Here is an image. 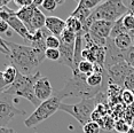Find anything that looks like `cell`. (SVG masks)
Wrapping results in <instances>:
<instances>
[{"mask_svg": "<svg viewBox=\"0 0 134 133\" xmlns=\"http://www.w3.org/2000/svg\"><path fill=\"white\" fill-rule=\"evenodd\" d=\"M103 96H104V92L100 93L95 98L81 100V101L77 102V103L68 104V103H63L62 102L60 106V110L69 114L75 119H77L80 125L84 126L85 124H87L88 122L92 120V115L95 111L97 104L101 103L100 100H102Z\"/></svg>", "mask_w": 134, "mask_h": 133, "instance_id": "cell-5", "label": "cell"}, {"mask_svg": "<svg viewBox=\"0 0 134 133\" xmlns=\"http://www.w3.org/2000/svg\"><path fill=\"white\" fill-rule=\"evenodd\" d=\"M131 69H132V66H130L125 61L118 62L117 64L109 68L108 70H107L108 79L110 81L109 84H115V85L124 87L125 79H126V77H127V75H129V72L131 71Z\"/></svg>", "mask_w": 134, "mask_h": 133, "instance_id": "cell-9", "label": "cell"}, {"mask_svg": "<svg viewBox=\"0 0 134 133\" xmlns=\"http://www.w3.org/2000/svg\"><path fill=\"white\" fill-rule=\"evenodd\" d=\"M45 57L51 61H56L59 62L61 59V53L60 49H53V48H47L45 52Z\"/></svg>", "mask_w": 134, "mask_h": 133, "instance_id": "cell-25", "label": "cell"}, {"mask_svg": "<svg viewBox=\"0 0 134 133\" xmlns=\"http://www.w3.org/2000/svg\"><path fill=\"white\" fill-rule=\"evenodd\" d=\"M55 91L52 87V84L47 77H41L35 85V94L40 102H44L46 100L51 99L55 94Z\"/></svg>", "mask_w": 134, "mask_h": 133, "instance_id": "cell-10", "label": "cell"}, {"mask_svg": "<svg viewBox=\"0 0 134 133\" xmlns=\"http://www.w3.org/2000/svg\"><path fill=\"white\" fill-rule=\"evenodd\" d=\"M61 103H62V99L55 93L51 99L41 102L40 106L36 108V110L24 120V125L29 129H32L35 126L39 125L44 120H46L51 116H53L57 110H60Z\"/></svg>", "mask_w": 134, "mask_h": 133, "instance_id": "cell-6", "label": "cell"}, {"mask_svg": "<svg viewBox=\"0 0 134 133\" xmlns=\"http://www.w3.org/2000/svg\"><path fill=\"white\" fill-rule=\"evenodd\" d=\"M1 93H4V92H2V91H0V94H1Z\"/></svg>", "mask_w": 134, "mask_h": 133, "instance_id": "cell-41", "label": "cell"}, {"mask_svg": "<svg viewBox=\"0 0 134 133\" xmlns=\"http://www.w3.org/2000/svg\"><path fill=\"white\" fill-rule=\"evenodd\" d=\"M45 28L53 36L60 38L62 32L66 29V24H65V21H63L62 19H60L57 16H47Z\"/></svg>", "mask_w": 134, "mask_h": 133, "instance_id": "cell-12", "label": "cell"}, {"mask_svg": "<svg viewBox=\"0 0 134 133\" xmlns=\"http://www.w3.org/2000/svg\"><path fill=\"white\" fill-rule=\"evenodd\" d=\"M15 5L20 6L21 8L23 7H29V6L33 5V0H15Z\"/></svg>", "mask_w": 134, "mask_h": 133, "instance_id": "cell-33", "label": "cell"}, {"mask_svg": "<svg viewBox=\"0 0 134 133\" xmlns=\"http://www.w3.org/2000/svg\"><path fill=\"white\" fill-rule=\"evenodd\" d=\"M8 87H9V86L6 84V81L4 79V74H2V71H0V91L5 92V91L8 88Z\"/></svg>", "mask_w": 134, "mask_h": 133, "instance_id": "cell-35", "label": "cell"}, {"mask_svg": "<svg viewBox=\"0 0 134 133\" xmlns=\"http://www.w3.org/2000/svg\"><path fill=\"white\" fill-rule=\"evenodd\" d=\"M129 133H134L133 131H131V130H130V131H129Z\"/></svg>", "mask_w": 134, "mask_h": 133, "instance_id": "cell-40", "label": "cell"}, {"mask_svg": "<svg viewBox=\"0 0 134 133\" xmlns=\"http://www.w3.org/2000/svg\"><path fill=\"white\" fill-rule=\"evenodd\" d=\"M15 13H16V12H15ZM7 23H8V25L10 26V29L14 30L17 35H20L24 40H28V41L32 40V33L29 31L28 28L24 25V23L16 16V15H13V16L7 21Z\"/></svg>", "mask_w": 134, "mask_h": 133, "instance_id": "cell-11", "label": "cell"}, {"mask_svg": "<svg viewBox=\"0 0 134 133\" xmlns=\"http://www.w3.org/2000/svg\"><path fill=\"white\" fill-rule=\"evenodd\" d=\"M121 19H123V24H124V28L126 29V31L133 33L134 32V10H130Z\"/></svg>", "mask_w": 134, "mask_h": 133, "instance_id": "cell-19", "label": "cell"}, {"mask_svg": "<svg viewBox=\"0 0 134 133\" xmlns=\"http://www.w3.org/2000/svg\"><path fill=\"white\" fill-rule=\"evenodd\" d=\"M133 46H134V33H133Z\"/></svg>", "mask_w": 134, "mask_h": 133, "instance_id": "cell-39", "label": "cell"}, {"mask_svg": "<svg viewBox=\"0 0 134 133\" xmlns=\"http://www.w3.org/2000/svg\"><path fill=\"white\" fill-rule=\"evenodd\" d=\"M65 24H66V29H69L70 31H72L74 33H79L83 31V23L79 20H77L76 17L69 16L68 19L65 20Z\"/></svg>", "mask_w": 134, "mask_h": 133, "instance_id": "cell-17", "label": "cell"}, {"mask_svg": "<svg viewBox=\"0 0 134 133\" xmlns=\"http://www.w3.org/2000/svg\"><path fill=\"white\" fill-rule=\"evenodd\" d=\"M94 68H95V64L94 63H91L88 61H85L83 60L80 63L78 64V72L81 75H85V76H90L94 72Z\"/></svg>", "mask_w": 134, "mask_h": 133, "instance_id": "cell-20", "label": "cell"}, {"mask_svg": "<svg viewBox=\"0 0 134 133\" xmlns=\"http://www.w3.org/2000/svg\"><path fill=\"white\" fill-rule=\"evenodd\" d=\"M2 74H4V79L6 81V84H7L8 86H10L15 81V79H16L17 70H16V68H14L13 65L8 64L5 68V70L2 71Z\"/></svg>", "mask_w": 134, "mask_h": 133, "instance_id": "cell-18", "label": "cell"}, {"mask_svg": "<svg viewBox=\"0 0 134 133\" xmlns=\"http://www.w3.org/2000/svg\"><path fill=\"white\" fill-rule=\"evenodd\" d=\"M9 30H10V26L8 25V23L6 22V21L0 19V35H8V36H10L12 33H10Z\"/></svg>", "mask_w": 134, "mask_h": 133, "instance_id": "cell-32", "label": "cell"}, {"mask_svg": "<svg viewBox=\"0 0 134 133\" xmlns=\"http://www.w3.org/2000/svg\"><path fill=\"white\" fill-rule=\"evenodd\" d=\"M64 1H56V0H44V4H42L41 8L42 9H45L46 12H54L56 9V7L59 5H62Z\"/></svg>", "mask_w": 134, "mask_h": 133, "instance_id": "cell-24", "label": "cell"}, {"mask_svg": "<svg viewBox=\"0 0 134 133\" xmlns=\"http://www.w3.org/2000/svg\"><path fill=\"white\" fill-rule=\"evenodd\" d=\"M133 33L124 32V33H121V35L117 36V37L114 38V39L109 38V40L111 41V44L114 45L118 51H120L121 53H124L133 46Z\"/></svg>", "mask_w": 134, "mask_h": 133, "instance_id": "cell-13", "label": "cell"}, {"mask_svg": "<svg viewBox=\"0 0 134 133\" xmlns=\"http://www.w3.org/2000/svg\"><path fill=\"white\" fill-rule=\"evenodd\" d=\"M0 53L5 54L6 56H7L8 54H9V49H8L7 45H6V41H5L1 37H0Z\"/></svg>", "mask_w": 134, "mask_h": 133, "instance_id": "cell-34", "label": "cell"}, {"mask_svg": "<svg viewBox=\"0 0 134 133\" xmlns=\"http://www.w3.org/2000/svg\"><path fill=\"white\" fill-rule=\"evenodd\" d=\"M60 53L61 59L60 63L64 65H68L72 70L74 75H78L79 72L75 65V45H76V33L70 31L69 29H65L60 36Z\"/></svg>", "mask_w": 134, "mask_h": 133, "instance_id": "cell-7", "label": "cell"}, {"mask_svg": "<svg viewBox=\"0 0 134 133\" xmlns=\"http://www.w3.org/2000/svg\"><path fill=\"white\" fill-rule=\"evenodd\" d=\"M41 78L40 72H33L32 75H23L20 71H17L16 79L12 85L5 91V94L13 95L16 98H24L31 102L36 108L40 106L41 102L36 98L35 94V85L36 83Z\"/></svg>", "mask_w": 134, "mask_h": 133, "instance_id": "cell-3", "label": "cell"}, {"mask_svg": "<svg viewBox=\"0 0 134 133\" xmlns=\"http://www.w3.org/2000/svg\"><path fill=\"white\" fill-rule=\"evenodd\" d=\"M124 32H127L126 29L124 28V24H123V19H119L117 22L114 23V26H112V30H111V33H110V39H114L116 38L117 36L121 35Z\"/></svg>", "mask_w": 134, "mask_h": 133, "instance_id": "cell-21", "label": "cell"}, {"mask_svg": "<svg viewBox=\"0 0 134 133\" xmlns=\"http://www.w3.org/2000/svg\"><path fill=\"white\" fill-rule=\"evenodd\" d=\"M87 76L81 74L72 75L71 78L66 80L64 87L61 92H57L56 94L61 99L68 98V96H75V98H81V100L95 98L100 93L104 92L107 88H94L91 87L86 81Z\"/></svg>", "mask_w": 134, "mask_h": 133, "instance_id": "cell-4", "label": "cell"}, {"mask_svg": "<svg viewBox=\"0 0 134 133\" xmlns=\"http://www.w3.org/2000/svg\"><path fill=\"white\" fill-rule=\"evenodd\" d=\"M6 41L9 54L7 56V61L9 62V65H13L16 68L17 71H20L23 75H32L33 70L45 60V52L39 51L32 46H24Z\"/></svg>", "mask_w": 134, "mask_h": 133, "instance_id": "cell-1", "label": "cell"}, {"mask_svg": "<svg viewBox=\"0 0 134 133\" xmlns=\"http://www.w3.org/2000/svg\"><path fill=\"white\" fill-rule=\"evenodd\" d=\"M123 59L127 64L134 69V46H132L130 49L123 53Z\"/></svg>", "mask_w": 134, "mask_h": 133, "instance_id": "cell-28", "label": "cell"}, {"mask_svg": "<svg viewBox=\"0 0 134 133\" xmlns=\"http://www.w3.org/2000/svg\"><path fill=\"white\" fill-rule=\"evenodd\" d=\"M78 4H80L81 6H84L85 8H87L90 10H94L101 2H100V0H80Z\"/></svg>", "mask_w": 134, "mask_h": 133, "instance_id": "cell-30", "label": "cell"}, {"mask_svg": "<svg viewBox=\"0 0 134 133\" xmlns=\"http://www.w3.org/2000/svg\"><path fill=\"white\" fill-rule=\"evenodd\" d=\"M0 133H17L14 129L7 128V126H0Z\"/></svg>", "mask_w": 134, "mask_h": 133, "instance_id": "cell-36", "label": "cell"}, {"mask_svg": "<svg viewBox=\"0 0 134 133\" xmlns=\"http://www.w3.org/2000/svg\"><path fill=\"white\" fill-rule=\"evenodd\" d=\"M13 15H15V10L10 9L8 6L0 8V19H1V20H4V21L7 22V21L9 20L12 16H13Z\"/></svg>", "mask_w": 134, "mask_h": 133, "instance_id": "cell-29", "label": "cell"}, {"mask_svg": "<svg viewBox=\"0 0 134 133\" xmlns=\"http://www.w3.org/2000/svg\"><path fill=\"white\" fill-rule=\"evenodd\" d=\"M8 96L9 95L5 93L0 94V126H7L14 117L25 114V111L19 109Z\"/></svg>", "mask_w": 134, "mask_h": 133, "instance_id": "cell-8", "label": "cell"}, {"mask_svg": "<svg viewBox=\"0 0 134 133\" xmlns=\"http://www.w3.org/2000/svg\"><path fill=\"white\" fill-rule=\"evenodd\" d=\"M129 12V8L121 1H118V0H108V1L101 2L93 10L92 15L88 17L86 22L83 24V31L85 35L88 33L91 25L95 21H107V22L115 23Z\"/></svg>", "mask_w": 134, "mask_h": 133, "instance_id": "cell-2", "label": "cell"}, {"mask_svg": "<svg viewBox=\"0 0 134 133\" xmlns=\"http://www.w3.org/2000/svg\"><path fill=\"white\" fill-rule=\"evenodd\" d=\"M61 41L59 37L49 35L46 38V48H53V49H60Z\"/></svg>", "mask_w": 134, "mask_h": 133, "instance_id": "cell-23", "label": "cell"}, {"mask_svg": "<svg viewBox=\"0 0 134 133\" xmlns=\"http://www.w3.org/2000/svg\"><path fill=\"white\" fill-rule=\"evenodd\" d=\"M83 131L84 133H101L102 128L99 123L91 120V122H88L83 126Z\"/></svg>", "mask_w": 134, "mask_h": 133, "instance_id": "cell-22", "label": "cell"}, {"mask_svg": "<svg viewBox=\"0 0 134 133\" xmlns=\"http://www.w3.org/2000/svg\"><path fill=\"white\" fill-rule=\"evenodd\" d=\"M115 130L117 131L118 133H129L130 131V126L127 125V123L123 119H119L118 122L115 123Z\"/></svg>", "mask_w": 134, "mask_h": 133, "instance_id": "cell-31", "label": "cell"}, {"mask_svg": "<svg viewBox=\"0 0 134 133\" xmlns=\"http://www.w3.org/2000/svg\"><path fill=\"white\" fill-rule=\"evenodd\" d=\"M101 133H114L112 131H107V130H102Z\"/></svg>", "mask_w": 134, "mask_h": 133, "instance_id": "cell-38", "label": "cell"}, {"mask_svg": "<svg viewBox=\"0 0 134 133\" xmlns=\"http://www.w3.org/2000/svg\"><path fill=\"white\" fill-rule=\"evenodd\" d=\"M35 9H36V6L31 5V6H29V7L20 8V9L15 13V15L24 23V25L28 28L29 31L31 30V20L33 17V14H35Z\"/></svg>", "mask_w": 134, "mask_h": 133, "instance_id": "cell-14", "label": "cell"}, {"mask_svg": "<svg viewBox=\"0 0 134 133\" xmlns=\"http://www.w3.org/2000/svg\"><path fill=\"white\" fill-rule=\"evenodd\" d=\"M46 19L45 14L41 12V9L39 7H36L35 9V14H33V17L31 20V30L30 32L35 33L38 30H41L45 28V24H46Z\"/></svg>", "mask_w": 134, "mask_h": 133, "instance_id": "cell-15", "label": "cell"}, {"mask_svg": "<svg viewBox=\"0 0 134 133\" xmlns=\"http://www.w3.org/2000/svg\"><path fill=\"white\" fill-rule=\"evenodd\" d=\"M121 101L127 106L133 104L134 103V93L129 90H123L121 91Z\"/></svg>", "mask_w": 134, "mask_h": 133, "instance_id": "cell-27", "label": "cell"}, {"mask_svg": "<svg viewBox=\"0 0 134 133\" xmlns=\"http://www.w3.org/2000/svg\"><path fill=\"white\" fill-rule=\"evenodd\" d=\"M8 2H9V0H0V8L8 6Z\"/></svg>", "mask_w": 134, "mask_h": 133, "instance_id": "cell-37", "label": "cell"}, {"mask_svg": "<svg viewBox=\"0 0 134 133\" xmlns=\"http://www.w3.org/2000/svg\"><path fill=\"white\" fill-rule=\"evenodd\" d=\"M93 13V10H90V9H87V8H85L84 6H81L80 4H78V6L76 7V9L72 12L71 15L70 16H72V17H76L77 20H79L81 23H85L87 21L88 17L92 15Z\"/></svg>", "mask_w": 134, "mask_h": 133, "instance_id": "cell-16", "label": "cell"}, {"mask_svg": "<svg viewBox=\"0 0 134 133\" xmlns=\"http://www.w3.org/2000/svg\"><path fill=\"white\" fill-rule=\"evenodd\" d=\"M124 90L132 91V92L134 93V69L133 68L131 69V71L129 72V75H127L126 79H125Z\"/></svg>", "mask_w": 134, "mask_h": 133, "instance_id": "cell-26", "label": "cell"}]
</instances>
